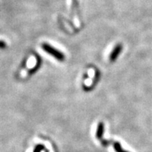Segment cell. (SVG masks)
I'll return each instance as SVG.
<instances>
[{
    "mask_svg": "<svg viewBox=\"0 0 152 152\" xmlns=\"http://www.w3.org/2000/svg\"><path fill=\"white\" fill-rule=\"evenodd\" d=\"M120 51H121V47H120V46H118L117 48L114 49V52L112 53V54H111V56H110V59H111L112 60H114V59H115V58L117 57V56H118V53H119Z\"/></svg>",
    "mask_w": 152,
    "mask_h": 152,
    "instance_id": "obj_3",
    "label": "cell"
},
{
    "mask_svg": "<svg viewBox=\"0 0 152 152\" xmlns=\"http://www.w3.org/2000/svg\"><path fill=\"white\" fill-rule=\"evenodd\" d=\"M103 131H104V130H103V124H100L98 127V130H97V132H96V137H97V138H101L103 134Z\"/></svg>",
    "mask_w": 152,
    "mask_h": 152,
    "instance_id": "obj_2",
    "label": "cell"
},
{
    "mask_svg": "<svg viewBox=\"0 0 152 152\" xmlns=\"http://www.w3.org/2000/svg\"><path fill=\"white\" fill-rule=\"evenodd\" d=\"M114 149H115V151L117 152H126L124 151L123 150V149L121 148V145H119V144H118V143H115L114 145Z\"/></svg>",
    "mask_w": 152,
    "mask_h": 152,
    "instance_id": "obj_4",
    "label": "cell"
},
{
    "mask_svg": "<svg viewBox=\"0 0 152 152\" xmlns=\"http://www.w3.org/2000/svg\"><path fill=\"white\" fill-rule=\"evenodd\" d=\"M42 48H43V50H44L45 51H46L48 53L51 54L52 56H53L54 57H56L58 60H64V55H63L60 52H59V51L56 50L54 48H53V47L49 46V45L43 44L42 45Z\"/></svg>",
    "mask_w": 152,
    "mask_h": 152,
    "instance_id": "obj_1",
    "label": "cell"
},
{
    "mask_svg": "<svg viewBox=\"0 0 152 152\" xmlns=\"http://www.w3.org/2000/svg\"><path fill=\"white\" fill-rule=\"evenodd\" d=\"M6 46V42H3V41H0V48H5Z\"/></svg>",
    "mask_w": 152,
    "mask_h": 152,
    "instance_id": "obj_5",
    "label": "cell"
}]
</instances>
